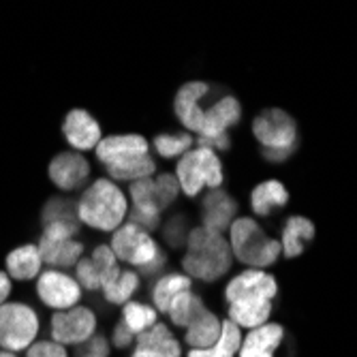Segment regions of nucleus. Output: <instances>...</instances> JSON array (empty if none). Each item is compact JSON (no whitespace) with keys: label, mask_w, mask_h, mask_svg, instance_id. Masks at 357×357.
I'll return each instance as SVG.
<instances>
[{"label":"nucleus","mask_w":357,"mask_h":357,"mask_svg":"<svg viewBox=\"0 0 357 357\" xmlns=\"http://www.w3.org/2000/svg\"><path fill=\"white\" fill-rule=\"evenodd\" d=\"M210 92L206 82H188L184 84L174 101V109L178 120L188 128V131L199 133V137L210 139L225 135L227 128L240 122L242 107L236 96H222L214 105L204 109L199 101Z\"/></svg>","instance_id":"f257e3e1"},{"label":"nucleus","mask_w":357,"mask_h":357,"mask_svg":"<svg viewBox=\"0 0 357 357\" xmlns=\"http://www.w3.org/2000/svg\"><path fill=\"white\" fill-rule=\"evenodd\" d=\"M276 278L261 270H246L236 276L225 289L229 302V321L238 328H261L272 312V300L276 298Z\"/></svg>","instance_id":"f03ea898"},{"label":"nucleus","mask_w":357,"mask_h":357,"mask_svg":"<svg viewBox=\"0 0 357 357\" xmlns=\"http://www.w3.org/2000/svg\"><path fill=\"white\" fill-rule=\"evenodd\" d=\"M186 255L182 268L188 278H199L206 282L218 280L231 268V246L225 242L222 234L197 227L186 236Z\"/></svg>","instance_id":"7ed1b4c3"},{"label":"nucleus","mask_w":357,"mask_h":357,"mask_svg":"<svg viewBox=\"0 0 357 357\" xmlns=\"http://www.w3.org/2000/svg\"><path fill=\"white\" fill-rule=\"evenodd\" d=\"M126 197L112 180H96L77 204V216L99 231H114L126 216Z\"/></svg>","instance_id":"20e7f679"},{"label":"nucleus","mask_w":357,"mask_h":357,"mask_svg":"<svg viewBox=\"0 0 357 357\" xmlns=\"http://www.w3.org/2000/svg\"><path fill=\"white\" fill-rule=\"evenodd\" d=\"M231 252L242 264L250 266L252 270H261L276 264L278 255L282 252L280 242L270 240L264 229L252 218H238L231 222Z\"/></svg>","instance_id":"39448f33"},{"label":"nucleus","mask_w":357,"mask_h":357,"mask_svg":"<svg viewBox=\"0 0 357 357\" xmlns=\"http://www.w3.org/2000/svg\"><path fill=\"white\" fill-rule=\"evenodd\" d=\"M176 178L180 188L195 197L204 186L218 188L222 184V167L214 150L195 148L188 150L176 167Z\"/></svg>","instance_id":"423d86ee"},{"label":"nucleus","mask_w":357,"mask_h":357,"mask_svg":"<svg viewBox=\"0 0 357 357\" xmlns=\"http://www.w3.org/2000/svg\"><path fill=\"white\" fill-rule=\"evenodd\" d=\"M39 334V319L26 304L0 306V347L5 351H22L35 342Z\"/></svg>","instance_id":"0eeeda50"},{"label":"nucleus","mask_w":357,"mask_h":357,"mask_svg":"<svg viewBox=\"0 0 357 357\" xmlns=\"http://www.w3.org/2000/svg\"><path fill=\"white\" fill-rule=\"evenodd\" d=\"M252 133L266 150H291L298 146L296 120L278 107L264 109L252 122Z\"/></svg>","instance_id":"6e6552de"},{"label":"nucleus","mask_w":357,"mask_h":357,"mask_svg":"<svg viewBox=\"0 0 357 357\" xmlns=\"http://www.w3.org/2000/svg\"><path fill=\"white\" fill-rule=\"evenodd\" d=\"M178 178L172 174H160L156 180L144 178L137 182H131V197L135 204V210L146 216H158L165 208H169L178 197Z\"/></svg>","instance_id":"1a4fd4ad"},{"label":"nucleus","mask_w":357,"mask_h":357,"mask_svg":"<svg viewBox=\"0 0 357 357\" xmlns=\"http://www.w3.org/2000/svg\"><path fill=\"white\" fill-rule=\"evenodd\" d=\"M112 250L120 261L139 266V268H146L160 255L158 246L148 236V231L139 229V227H135L131 222L122 225L120 229H116V234L112 238Z\"/></svg>","instance_id":"9d476101"},{"label":"nucleus","mask_w":357,"mask_h":357,"mask_svg":"<svg viewBox=\"0 0 357 357\" xmlns=\"http://www.w3.org/2000/svg\"><path fill=\"white\" fill-rule=\"evenodd\" d=\"M96 328L92 310L84 306H73L69 310H58L52 317V336L58 344H82L86 342Z\"/></svg>","instance_id":"9b49d317"},{"label":"nucleus","mask_w":357,"mask_h":357,"mask_svg":"<svg viewBox=\"0 0 357 357\" xmlns=\"http://www.w3.org/2000/svg\"><path fill=\"white\" fill-rule=\"evenodd\" d=\"M37 294L45 306L56 310H69L79 302L82 287L75 278L67 274L47 270L37 280Z\"/></svg>","instance_id":"f8f14e48"},{"label":"nucleus","mask_w":357,"mask_h":357,"mask_svg":"<svg viewBox=\"0 0 357 357\" xmlns=\"http://www.w3.org/2000/svg\"><path fill=\"white\" fill-rule=\"evenodd\" d=\"M118 270L116 255L109 246H96L92 257L77 261V282L79 287H86L88 291L103 289V284L109 280V276Z\"/></svg>","instance_id":"ddd939ff"},{"label":"nucleus","mask_w":357,"mask_h":357,"mask_svg":"<svg viewBox=\"0 0 357 357\" xmlns=\"http://www.w3.org/2000/svg\"><path fill=\"white\" fill-rule=\"evenodd\" d=\"M94 150H96V158L105 167H116L126 163V160L148 154V142L142 135H112L101 139Z\"/></svg>","instance_id":"4468645a"},{"label":"nucleus","mask_w":357,"mask_h":357,"mask_svg":"<svg viewBox=\"0 0 357 357\" xmlns=\"http://www.w3.org/2000/svg\"><path fill=\"white\" fill-rule=\"evenodd\" d=\"M90 174L88 160L75 152H62L50 163V178L62 190H75L79 188Z\"/></svg>","instance_id":"2eb2a0df"},{"label":"nucleus","mask_w":357,"mask_h":357,"mask_svg":"<svg viewBox=\"0 0 357 357\" xmlns=\"http://www.w3.org/2000/svg\"><path fill=\"white\" fill-rule=\"evenodd\" d=\"M62 133L67 137V142L77 150L96 148L101 142V126L86 109L69 112L62 124Z\"/></svg>","instance_id":"dca6fc26"},{"label":"nucleus","mask_w":357,"mask_h":357,"mask_svg":"<svg viewBox=\"0 0 357 357\" xmlns=\"http://www.w3.org/2000/svg\"><path fill=\"white\" fill-rule=\"evenodd\" d=\"M202 210H204L202 212V220H204L206 229L222 234V231H227L231 227L234 216L238 212V204L225 190L212 188V192L204 199Z\"/></svg>","instance_id":"f3484780"},{"label":"nucleus","mask_w":357,"mask_h":357,"mask_svg":"<svg viewBox=\"0 0 357 357\" xmlns=\"http://www.w3.org/2000/svg\"><path fill=\"white\" fill-rule=\"evenodd\" d=\"M180 344L163 323H156L137 336V349L133 357H180Z\"/></svg>","instance_id":"a211bd4d"},{"label":"nucleus","mask_w":357,"mask_h":357,"mask_svg":"<svg viewBox=\"0 0 357 357\" xmlns=\"http://www.w3.org/2000/svg\"><path fill=\"white\" fill-rule=\"evenodd\" d=\"M284 330L278 323L255 328L240 347V357H274L276 349L280 347Z\"/></svg>","instance_id":"6ab92c4d"},{"label":"nucleus","mask_w":357,"mask_h":357,"mask_svg":"<svg viewBox=\"0 0 357 357\" xmlns=\"http://www.w3.org/2000/svg\"><path fill=\"white\" fill-rule=\"evenodd\" d=\"M37 248H39L43 264H47L50 268H62V270L77 266L79 257L84 252V246L75 240H52L45 236H41Z\"/></svg>","instance_id":"aec40b11"},{"label":"nucleus","mask_w":357,"mask_h":357,"mask_svg":"<svg viewBox=\"0 0 357 357\" xmlns=\"http://www.w3.org/2000/svg\"><path fill=\"white\" fill-rule=\"evenodd\" d=\"M220 330H222L220 319L216 314H212L210 310H206L202 317H197L186 328L184 340L190 347V351H204V349H210L218 340Z\"/></svg>","instance_id":"412c9836"},{"label":"nucleus","mask_w":357,"mask_h":357,"mask_svg":"<svg viewBox=\"0 0 357 357\" xmlns=\"http://www.w3.org/2000/svg\"><path fill=\"white\" fill-rule=\"evenodd\" d=\"M314 238V225L312 220L304 218V216H291L284 222L282 229V252L287 259L300 257L304 252V244L310 242Z\"/></svg>","instance_id":"4be33fe9"},{"label":"nucleus","mask_w":357,"mask_h":357,"mask_svg":"<svg viewBox=\"0 0 357 357\" xmlns=\"http://www.w3.org/2000/svg\"><path fill=\"white\" fill-rule=\"evenodd\" d=\"M287 202H289V192L276 180L261 182L252 188V195H250V206L257 216H268L274 208H284Z\"/></svg>","instance_id":"5701e85b"},{"label":"nucleus","mask_w":357,"mask_h":357,"mask_svg":"<svg viewBox=\"0 0 357 357\" xmlns=\"http://www.w3.org/2000/svg\"><path fill=\"white\" fill-rule=\"evenodd\" d=\"M41 255H39V248L32 246V244H26V246H20L15 248L13 252H9L7 257V270L13 278L17 280H30L39 276L41 272Z\"/></svg>","instance_id":"b1692460"},{"label":"nucleus","mask_w":357,"mask_h":357,"mask_svg":"<svg viewBox=\"0 0 357 357\" xmlns=\"http://www.w3.org/2000/svg\"><path fill=\"white\" fill-rule=\"evenodd\" d=\"M242 347V334L234 321H225L218 340L204 351H188V357H234Z\"/></svg>","instance_id":"393cba45"},{"label":"nucleus","mask_w":357,"mask_h":357,"mask_svg":"<svg viewBox=\"0 0 357 357\" xmlns=\"http://www.w3.org/2000/svg\"><path fill=\"white\" fill-rule=\"evenodd\" d=\"M182 291H190V278L184 276V274H169V276H163L154 291H152V300H154V306L156 310L160 312H167L172 302L182 294Z\"/></svg>","instance_id":"a878e982"},{"label":"nucleus","mask_w":357,"mask_h":357,"mask_svg":"<svg viewBox=\"0 0 357 357\" xmlns=\"http://www.w3.org/2000/svg\"><path fill=\"white\" fill-rule=\"evenodd\" d=\"M137 284H139L137 274L118 268L109 276V280L103 284V294H105L107 302H112V304H126L128 300H131V296L137 291Z\"/></svg>","instance_id":"bb28decb"},{"label":"nucleus","mask_w":357,"mask_h":357,"mask_svg":"<svg viewBox=\"0 0 357 357\" xmlns=\"http://www.w3.org/2000/svg\"><path fill=\"white\" fill-rule=\"evenodd\" d=\"M204 312H206V306H204L202 298L190 294V291H182L167 310V314L172 317V321L178 328H188L190 323L197 317H202Z\"/></svg>","instance_id":"cd10ccee"},{"label":"nucleus","mask_w":357,"mask_h":357,"mask_svg":"<svg viewBox=\"0 0 357 357\" xmlns=\"http://www.w3.org/2000/svg\"><path fill=\"white\" fill-rule=\"evenodd\" d=\"M156 165L150 154H144V156H137L133 160H126L122 165H116V167H107V174L114 178V180H126V182H137V180H144V178H150L154 174Z\"/></svg>","instance_id":"c85d7f7f"},{"label":"nucleus","mask_w":357,"mask_h":357,"mask_svg":"<svg viewBox=\"0 0 357 357\" xmlns=\"http://www.w3.org/2000/svg\"><path fill=\"white\" fill-rule=\"evenodd\" d=\"M122 314H124L122 317L124 326L131 330L135 336H139L146 330H150L152 326H156V312H154V308L146 306L142 302H126Z\"/></svg>","instance_id":"c756f323"},{"label":"nucleus","mask_w":357,"mask_h":357,"mask_svg":"<svg viewBox=\"0 0 357 357\" xmlns=\"http://www.w3.org/2000/svg\"><path fill=\"white\" fill-rule=\"evenodd\" d=\"M43 227L50 222H67V225H77L79 227V216H77V206L67 199H50L43 208L41 214Z\"/></svg>","instance_id":"7c9ffc66"},{"label":"nucleus","mask_w":357,"mask_h":357,"mask_svg":"<svg viewBox=\"0 0 357 357\" xmlns=\"http://www.w3.org/2000/svg\"><path fill=\"white\" fill-rule=\"evenodd\" d=\"M195 142L190 139L188 133H178V135H156L154 137V148L160 156L172 158V156H180L186 154L190 150Z\"/></svg>","instance_id":"2f4dec72"},{"label":"nucleus","mask_w":357,"mask_h":357,"mask_svg":"<svg viewBox=\"0 0 357 357\" xmlns=\"http://www.w3.org/2000/svg\"><path fill=\"white\" fill-rule=\"evenodd\" d=\"M109 355V344L105 336H96L92 334L86 342L77 344L75 357H107Z\"/></svg>","instance_id":"473e14b6"},{"label":"nucleus","mask_w":357,"mask_h":357,"mask_svg":"<svg viewBox=\"0 0 357 357\" xmlns=\"http://www.w3.org/2000/svg\"><path fill=\"white\" fill-rule=\"evenodd\" d=\"M28 357H67V349L58 342L43 340V342H32L28 347Z\"/></svg>","instance_id":"72a5a7b5"},{"label":"nucleus","mask_w":357,"mask_h":357,"mask_svg":"<svg viewBox=\"0 0 357 357\" xmlns=\"http://www.w3.org/2000/svg\"><path fill=\"white\" fill-rule=\"evenodd\" d=\"M128 222L139 227V229H144V231H152L158 227V216H146V214L133 210L131 214H128Z\"/></svg>","instance_id":"f704fd0d"},{"label":"nucleus","mask_w":357,"mask_h":357,"mask_svg":"<svg viewBox=\"0 0 357 357\" xmlns=\"http://www.w3.org/2000/svg\"><path fill=\"white\" fill-rule=\"evenodd\" d=\"M229 146H231V139L227 133L218 137H210V139H204V137L197 139V148H208V150H229Z\"/></svg>","instance_id":"c9c22d12"},{"label":"nucleus","mask_w":357,"mask_h":357,"mask_svg":"<svg viewBox=\"0 0 357 357\" xmlns=\"http://www.w3.org/2000/svg\"><path fill=\"white\" fill-rule=\"evenodd\" d=\"M133 338H135V334L124 326V321H120L118 326H116V330H114V344L122 349V347H128V344H131Z\"/></svg>","instance_id":"e433bc0d"},{"label":"nucleus","mask_w":357,"mask_h":357,"mask_svg":"<svg viewBox=\"0 0 357 357\" xmlns=\"http://www.w3.org/2000/svg\"><path fill=\"white\" fill-rule=\"evenodd\" d=\"M261 154H264L268 160H272V163H282V160H287L294 152H291V150H266V148H264Z\"/></svg>","instance_id":"4c0bfd02"},{"label":"nucleus","mask_w":357,"mask_h":357,"mask_svg":"<svg viewBox=\"0 0 357 357\" xmlns=\"http://www.w3.org/2000/svg\"><path fill=\"white\" fill-rule=\"evenodd\" d=\"M9 294H11V280H9V276L5 272H0V306L5 304Z\"/></svg>","instance_id":"58836bf2"},{"label":"nucleus","mask_w":357,"mask_h":357,"mask_svg":"<svg viewBox=\"0 0 357 357\" xmlns=\"http://www.w3.org/2000/svg\"><path fill=\"white\" fill-rule=\"evenodd\" d=\"M0 357H15V353H11V351H0Z\"/></svg>","instance_id":"ea45409f"}]
</instances>
